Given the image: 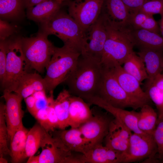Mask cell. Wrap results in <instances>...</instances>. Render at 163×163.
Returning <instances> with one entry per match:
<instances>
[{
	"mask_svg": "<svg viewBox=\"0 0 163 163\" xmlns=\"http://www.w3.org/2000/svg\"><path fill=\"white\" fill-rule=\"evenodd\" d=\"M104 71L100 60L81 55L75 68L64 82L72 95L83 99L97 96Z\"/></svg>",
	"mask_w": 163,
	"mask_h": 163,
	"instance_id": "cell-1",
	"label": "cell"
},
{
	"mask_svg": "<svg viewBox=\"0 0 163 163\" xmlns=\"http://www.w3.org/2000/svg\"><path fill=\"white\" fill-rule=\"evenodd\" d=\"M107 37L101 62L104 64L117 63L122 65L133 50L128 26L112 20L106 13Z\"/></svg>",
	"mask_w": 163,
	"mask_h": 163,
	"instance_id": "cell-2",
	"label": "cell"
},
{
	"mask_svg": "<svg viewBox=\"0 0 163 163\" xmlns=\"http://www.w3.org/2000/svg\"><path fill=\"white\" fill-rule=\"evenodd\" d=\"M41 31L48 36L54 35L67 45L81 52L85 45V33L69 14L60 9L40 23Z\"/></svg>",
	"mask_w": 163,
	"mask_h": 163,
	"instance_id": "cell-3",
	"label": "cell"
},
{
	"mask_svg": "<svg viewBox=\"0 0 163 163\" xmlns=\"http://www.w3.org/2000/svg\"><path fill=\"white\" fill-rule=\"evenodd\" d=\"M81 55L80 52L67 45L55 47L54 53L46 67L43 79L46 89L49 93L64 82L75 68Z\"/></svg>",
	"mask_w": 163,
	"mask_h": 163,
	"instance_id": "cell-4",
	"label": "cell"
},
{
	"mask_svg": "<svg viewBox=\"0 0 163 163\" xmlns=\"http://www.w3.org/2000/svg\"><path fill=\"white\" fill-rule=\"evenodd\" d=\"M103 65L104 71L101 81L97 95L95 96L114 107L123 109L129 107L136 110L145 104H149L128 94L109 69Z\"/></svg>",
	"mask_w": 163,
	"mask_h": 163,
	"instance_id": "cell-5",
	"label": "cell"
},
{
	"mask_svg": "<svg viewBox=\"0 0 163 163\" xmlns=\"http://www.w3.org/2000/svg\"><path fill=\"white\" fill-rule=\"evenodd\" d=\"M40 31L35 36L21 37L22 50L31 69L43 72L54 53L55 47Z\"/></svg>",
	"mask_w": 163,
	"mask_h": 163,
	"instance_id": "cell-6",
	"label": "cell"
},
{
	"mask_svg": "<svg viewBox=\"0 0 163 163\" xmlns=\"http://www.w3.org/2000/svg\"><path fill=\"white\" fill-rule=\"evenodd\" d=\"M7 62L5 76L1 83L3 91L14 92L22 76L30 68L22 50L21 37L6 40Z\"/></svg>",
	"mask_w": 163,
	"mask_h": 163,
	"instance_id": "cell-7",
	"label": "cell"
},
{
	"mask_svg": "<svg viewBox=\"0 0 163 163\" xmlns=\"http://www.w3.org/2000/svg\"><path fill=\"white\" fill-rule=\"evenodd\" d=\"M39 163H78L79 156L69 150L56 136L46 132L40 146Z\"/></svg>",
	"mask_w": 163,
	"mask_h": 163,
	"instance_id": "cell-8",
	"label": "cell"
},
{
	"mask_svg": "<svg viewBox=\"0 0 163 163\" xmlns=\"http://www.w3.org/2000/svg\"><path fill=\"white\" fill-rule=\"evenodd\" d=\"M105 0H75L69 3V14L86 33L98 19Z\"/></svg>",
	"mask_w": 163,
	"mask_h": 163,
	"instance_id": "cell-9",
	"label": "cell"
},
{
	"mask_svg": "<svg viewBox=\"0 0 163 163\" xmlns=\"http://www.w3.org/2000/svg\"><path fill=\"white\" fill-rule=\"evenodd\" d=\"M158 152L157 145L152 135L132 133L128 149L123 155L122 163L136 162L152 159Z\"/></svg>",
	"mask_w": 163,
	"mask_h": 163,
	"instance_id": "cell-10",
	"label": "cell"
},
{
	"mask_svg": "<svg viewBox=\"0 0 163 163\" xmlns=\"http://www.w3.org/2000/svg\"><path fill=\"white\" fill-rule=\"evenodd\" d=\"M96 106L91 110V117L78 128L91 148L102 143L108 133L112 120L98 111Z\"/></svg>",
	"mask_w": 163,
	"mask_h": 163,
	"instance_id": "cell-11",
	"label": "cell"
},
{
	"mask_svg": "<svg viewBox=\"0 0 163 163\" xmlns=\"http://www.w3.org/2000/svg\"><path fill=\"white\" fill-rule=\"evenodd\" d=\"M85 34V45L81 55L101 60L107 37L105 13L100 14Z\"/></svg>",
	"mask_w": 163,
	"mask_h": 163,
	"instance_id": "cell-12",
	"label": "cell"
},
{
	"mask_svg": "<svg viewBox=\"0 0 163 163\" xmlns=\"http://www.w3.org/2000/svg\"><path fill=\"white\" fill-rule=\"evenodd\" d=\"M5 101V116L8 139L10 141L17 130L23 126L24 112L21 107L23 98L14 93L3 91Z\"/></svg>",
	"mask_w": 163,
	"mask_h": 163,
	"instance_id": "cell-13",
	"label": "cell"
},
{
	"mask_svg": "<svg viewBox=\"0 0 163 163\" xmlns=\"http://www.w3.org/2000/svg\"><path fill=\"white\" fill-rule=\"evenodd\" d=\"M84 100L90 105L97 106L110 113L114 117L121 121L133 133L147 134L142 132L138 128V112L114 107L97 96L87 97Z\"/></svg>",
	"mask_w": 163,
	"mask_h": 163,
	"instance_id": "cell-14",
	"label": "cell"
},
{
	"mask_svg": "<svg viewBox=\"0 0 163 163\" xmlns=\"http://www.w3.org/2000/svg\"><path fill=\"white\" fill-rule=\"evenodd\" d=\"M108 67L123 89L129 94L149 103L150 99L140 87V83L134 77L126 72L117 63L104 65Z\"/></svg>",
	"mask_w": 163,
	"mask_h": 163,
	"instance_id": "cell-15",
	"label": "cell"
},
{
	"mask_svg": "<svg viewBox=\"0 0 163 163\" xmlns=\"http://www.w3.org/2000/svg\"><path fill=\"white\" fill-rule=\"evenodd\" d=\"M132 133L124 124L114 117L111 122L108 133L104 139L105 145L123 155L128 149Z\"/></svg>",
	"mask_w": 163,
	"mask_h": 163,
	"instance_id": "cell-16",
	"label": "cell"
},
{
	"mask_svg": "<svg viewBox=\"0 0 163 163\" xmlns=\"http://www.w3.org/2000/svg\"><path fill=\"white\" fill-rule=\"evenodd\" d=\"M128 33L134 46L141 49L154 50L163 52V37L159 34L149 30L134 29L129 25Z\"/></svg>",
	"mask_w": 163,
	"mask_h": 163,
	"instance_id": "cell-17",
	"label": "cell"
},
{
	"mask_svg": "<svg viewBox=\"0 0 163 163\" xmlns=\"http://www.w3.org/2000/svg\"><path fill=\"white\" fill-rule=\"evenodd\" d=\"M123 154L102 143L92 147L82 157V163H122Z\"/></svg>",
	"mask_w": 163,
	"mask_h": 163,
	"instance_id": "cell-18",
	"label": "cell"
},
{
	"mask_svg": "<svg viewBox=\"0 0 163 163\" xmlns=\"http://www.w3.org/2000/svg\"><path fill=\"white\" fill-rule=\"evenodd\" d=\"M55 135L72 152L85 155L91 148L78 128L60 129Z\"/></svg>",
	"mask_w": 163,
	"mask_h": 163,
	"instance_id": "cell-19",
	"label": "cell"
},
{
	"mask_svg": "<svg viewBox=\"0 0 163 163\" xmlns=\"http://www.w3.org/2000/svg\"><path fill=\"white\" fill-rule=\"evenodd\" d=\"M90 105L80 97L74 95L70 98L69 119V126L78 128L92 116Z\"/></svg>",
	"mask_w": 163,
	"mask_h": 163,
	"instance_id": "cell-20",
	"label": "cell"
},
{
	"mask_svg": "<svg viewBox=\"0 0 163 163\" xmlns=\"http://www.w3.org/2000/svg\"><path fill=\"white\" fill-rule=\"evenodd\" d=\"M137 54L145 65L148 76L146 85L150 84L163 71V52L149 49H141Z\"/></svg>",
	"mask_w": 163,
	"mask_h": 163,
	"instance_id": "cell-21",
	"label": "cell"
},
{
	"mask_svg": "<svg viewBox=\"0 0 163 163\" xmlns=\"http://www.w3.org/2000/svg\"><path fill=\"white\" fill-rule=\"evenodd\" d=\"M46 90L43 78L36 72H27L21 77L14 92L24 99L35 92Z\"/></svg>",
	"mask_w": 163,
	"mask_h": 163,
	"instance_id": "cell-22",
	"label": "cell"
},
{
	"mask_svg": "<svg viewBox=\"0 0 163 163\" xmlns=\"http://www.w3.org/2000/svg\"><path fill=\"white\" fill-rule=\"evenodd\" d=\"M62 2L44 0L36 5L27 9V16L30 20L42 23L50 18L60 9Z\"/></svg>",
	"mask_w": 163,
	"mask_h": 163,
	"instance_id": "cell-23",
	"label": "cell"
},
{
	"mask_svg": "<svg viewBox=\"0 0 163 163\" xmlns=\"http://www.w3.org/2000/svg\"><path fill=\"white\" fill-rule=\"evenodd\" d=\"M28 131L23 125L14 134L10 141V156L12 163H20L26 158L25 149Z\"/></svg>",
	"mask_w": 163,
	"mask_h": 163,
	"instance_id": "cell-24",
	"label": "cell"
},
{
	"mask_svg": "<svg viewBox=\"0 0 163 163\" xmlns=\"http://www.w3.org/2000/svg\"><path fill=\"white\" fill-rule=\"evenodd\" d=\"M71 94L68 90L64 89L54 100V107L59 123V129H64L69 126V119Z\"/></svg>",
	"mask_w": 163,
	"mask_h": 163,
	"instance_id": "cell-25",
	"label": "cell"
},
{
	"mask_svg": "<svg viewBox=\"0 0 163 163\" xmlns=\"http://www.w3.org/2000/svg\"><path fill=\"white\" fill-rule=\"evenodd\" d=\"M138 112L137 124L145 133L152 135L157 123L158 115L149 104L144 105Z\"/></svg>",
	"mask_w": 163,
	"mask_h": 163,
	"instance_id": "cell-26",
	"label": "cell"
},
{
	"mask_svg": "<svg viewBox=\"0 0 163 163\" xmlns=\"http://www.w3.org/2000/svg\"><path fill=\"white\" fill-rule=\"evenodd\" d=\"M128 24L134 29L145 30L158 34L160 33L158 24L153 16L141 11L130 13Z\"/></svg>",
	"mask_w": 163,
	"mask_h": 163,
	"instance_id": "cell-27",
	"label": "cell"
},
{
	"mask_svg": "<svg viewBox=\"0 0 163 163\" xmlns=\"http://www.w3.org/2000/svg\"><path fill=\"white\" fill-rule=\"evenodd\" d=\"M123 65L124 70L135 78L140 84L148 79L145 64L141 58L134 51L129 55Z\"/></svg>",
	"mask_w": 163,
	"mask_h": 163,
	"instance_id": "cell-28",
	"label": "cell"
},
{
	"mask_svg": "<svg viewBox=\"0 0 163 163\" xmlns=\"http://www.w3.org/2000/svg\"><path fill=\"white\" fill-rule=\"evenodd\" d=\"M46 131L39 123L35 124L29 130L26 141V158L34 155L40 147Z\"/></svg>",
	"mask_w": 163,
	"mask_h": 163,
	"instance_id": "cell-29",
	"label": "cell"
},
{
	"mask_svg": "<svg viewBox=\"0 0 163 163\" xmlns=\"http://www.w3.org/2000/svg\"><path fill=\"white\" fill-rule=\"evenodd\" d=\"M107 14L113 20L128 24L130 13L122 0H105Z\"/></svg>",
	"mask_w": 163,
	"mask_h": 163,
	"instance_id": "cell-30",
	"label": "cell"
},
{
	"mask_svg": "<svg viewBox=\"0 0 163 163\" xmlns=\"http://www.w3.org/2000/svg\"><path fill=\"white\" fill-rule=\"evenodd\" d=\"M25 8L24 0H0V16L3 19H15Z\"/></svg>",
	"mask_w": 163,
	"mask_h": 163,
	"instance_id": "cell-31",
	"label": "cell"
},
{
	"mask_svg": "<svg viewBox=\"0 0 163 163\" xmlns=\"http://www.w3.org/2000/svg\"><path fill=\"white\" fill-rule=\"evenodd\" d=\"M5 104H0V157L10 155V150L8 148V139L7 126L5 116Z\"/></svg>",
	"mask_w": 163,
	"mask_h": 163,
	"instance_id": "cell-32",
	"label": "cell"
},
{
	"mask_svg": "<svg viewBox=\"0 0 163 163\" xmlns=\"http://www.w3.org/2000/svg\"><path fill=\"white\" fill-rule=\"evenodd\" d=\"M53 92H50V96L48 97V132L54 131L55 129L59 128V121L54 107Z\"/></svg>",
	"mask_w": 163,
	"mask_h": 163,
	"instance_id": "cell-33",
	"label": "cell"
},
{
	"mask_svg": "<svg viewBox=\"0 0 163 163\" xmlns=\"http://www.w3.org/2000/svg\"><path fill=\"white\" fill-rule=\"evenodd\" d=\"M146 88L145 91L159 112L163 105V92L152 84L146 85Z\"/></svg>",
	"mask_w": 163,
	"mask_h": 163,
	"instance_id": "cell-34",
	"label": "cell"
},
{
	"mask_svg": "<svg viewBox=\"0 0 163 163\" xmlns=\"http://www.w3.org/2000/svg\"><path fill=\"white\" fill-rule=\"evenodd\" d=\"M157 145L158 158L163 160V117L158 119L156 127L152 134Z\"/></svg>",
	"mask_w": 163,
	"mask_h": 163,
	"instance_id": "cell-35",
	"label": "cell"
},
{
	"mask_svg": "<svg viewBox=\"0 0 163 163\" xmlns=\"http://www.w3.org/2000/svg\"><path fill=\"white\" fill-rule=\"evenodd\" d=\"M138 11L152 16L160 14L163 12V0H149L145 3Z\"/></svg>",
	"mask_w": 163,
	"mask_h": 163,
	"instance_id": "cell-36",
	"label": "cell"
},
{
	"mask_svg": "<svg viewBox=\"0 0 163 163\" xmlns=\"http://www.w3.org/2000/svg\"><path fill=\"white\" fill-rule=\"evenodd\" d=\"M6 40H0V84L2 83L6 71L7 62Z\"/></svg>",
	"mask_w": 163,
	"mask_h": 163,
	"instance_id": "cell-37",
	"label": "cell"
},
{
	"mask_svg": "<svg viewBox=\"0 0 163 163\" xmlns=\"http://www.w3.org/2000/svg\"><path fill=\"white\" fill-rule=\"evenodd\" d=\"M15 31L13 25L8 22L0 19V40H6L12 35Z\"/></svg>",
	"mask_w": 163,
	"mask_h": 163,
	"instance_id": "cell-38",
	"label": "cell"
},
{
	"mask_svg": "<svg viewBox=\"0 0 163 163\" xmlns=\"http://www.w3.org/2000/svg\"><path fill=\"white\" fill-rule=\"evenodd\" d=\"M48 105L38 110L34 116L39 123L47 132L48 128Z\"/></svg>",
	"mask_w": 163,
	"mask_h": 163,
	"instance_id": "cell-39",
	"label": "cell"
},
{
	"mask_svg": "<svg viewBox=\"0 0 163 163\" xmlns=\"http://www.w3.org/2000/svg\"><path fill=\"white\" fill-rule=\"evenodd\" d=\"M33 95L35 98V106L37 111L48 105V98L46 94V91L35 92Z\"/></svg>",
	"mask_w": 163,
	"mask_h": 163,
	"instance_id": "cell-40",
	"label": "cell"
},
{
	"mask_svg": "<svg viewBox=\"0 0 163 163\" xmlns=\"http://www.w3.org/2000/svg\"><path fill=\"white\" fill-rule=\"evenodd\" d=\"M150 0H122L130 13L138 11L146 2Z\"/></svg>",
	"mask_w": 163,
	"mask_h": 163,
	"instance_id": "cell-41",
	"label": "cell"
},
{
	"mask_svg": "<svg viewBox=\"0 0 163 163\" xmlns=\"http://www.w3.org/2000/svg\"><path fill=\"white\" fill-rule=\"evenodd\" d=\"M24 100L28 111L34 117L37 111L35 106V98L32 94L25 98Z\"/></svg>",
	"mask_w": 163,
	"mask_h": 163,
	"instance_id": "cell-42",
	"label": "cell"
},
{
	"mask_svg": "<svg viewBox=\"0 0 163 163\" xmlns=\"http://www.w3.org/2000/svg\"><path fill=\"white\" fill-rule=\"evenodd\" d=\"M151 84L155 85L163 92V74L161 73L157 75Z\"/></svg>",
	"mask_w": 163,
	"mask_h": 163,
	"instance_id": "cell-43",
	"label": "cell"
},
{
	"mask_svg": "<svg viewBox=\"0 0 163 163\" xmlns=\"http://www.w3.org/2000/svg\"><path fill=\"white\" fill-rule=\"evenodd\" d=\"M44 0H24L25 8H28L33 7Z\"/></svg>",
	"mask_w": 163,
	"mask_h": 163,
	"instance_id": "cell-44",
	"label": "cell"
},
{
	"mask_svg": "<svg viewBox=\"0 0 163 163\" xmlns=\"http://www.w3.org/2000/svg\"><path fill=\"white\" fill-rule=\"evenodd\" d=\"M27 163H39V155H32L28 158Z\"/></svg>",
	"mask_w": 163,
	"mask_h": 163,
	"instance_id": "cell-45",
	"label": "cell"
},
{
	"mask_svg": "<svg viewBox=\"0 0 163 163\" xmlns=\"http://www.w3.org/2000/svg\"><path fill=\"white\" fill-rule=\"evenodd\" d=\"M161 19L158 23L160 33L163 37V12L160 14Z\"/></svg>",
	"mask_w": 163,
	"mask_h": 163,
	"instance_id": "cell-46",
	"label": "cell"
},
{
	"mask_svg": "<svg viewBox=\"0 0 163 163\" xmlns=\"http://www.w3.org/2000/svg\"><path fill=\"white\" fill-rule=\"evenodd\" d=\"M158 118H160L163 117V105L160 111L158 112Z\"/></svg>",
	"mask_w": 163,
	"mask_h": 163,
	"instance_id": "cell-47",
	"label": "cell"
},
{
	"mask_svg": "<svg viewBox=\"0 0 163 163\" xmlns=\"http://www.w3.org/2000/svg\"><path fill=\"white\" fill-rule=\"evenodd\" d=\"M0 163H7V160L4 158V157H0Z\"/></svg>",
	"mask_w": 163,
	"mask_h": 163,
	"instance_id": "cell-48",
	"label": "cell"
},
{
	"mask_svg": "<svg viewBox=\"0 0 163 163\" xmlns=\"http://www.w3.org/2000/svg\"><path fill=\"white\" fill-rule=\"evenodd\" d=\"M56 0L62 2V1H63L66 0Z\"/></svg>",
	"mask_w": 163,
	"mask_h": 163,
	"instance_id": "cell-49",
	"label": "cell"
},
{
	"mask_svg": "<svg viewBox=\"0 0 163 163\" xmlns=\"http://www.w3.org/2000/svg\"><path fill=\"white\" fill-rule=\"evenodd\" d=\"M162 163H163V160H162Z\"/></svg>",
	"mask_w": 163,
	"mask_h": 163,
	"instance_id": "cell-50",
	"label": "cell"
}]
</instances>
